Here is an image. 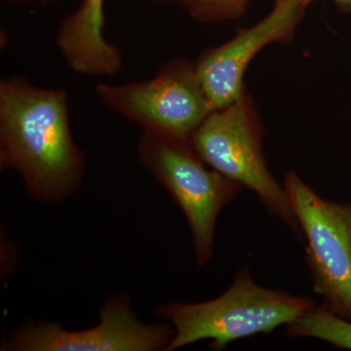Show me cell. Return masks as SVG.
I'll list each match as a JSON object with an SVG mask.
<instances>
[{"mask_svg":"<svg viewBox=\"0 0 351 351\" xmlns=\"http://www.w3.org/2000/svg\"><path fill=\"white\" fill-rule=\"evenodd\" d=\"M314 306L311 298L258 285L245 265L216 299L162 304L156 311L174 329L166 351L200 341H209L212 350H223L233 341L286 326Z\"/></svg>","mask_w":351,"mask_h":351,"instance_id":"7a4b0ae2","label":"cell"},{"mask_svg":"<svg viewBox=\"0 0 351 351\" xmlns=\"http://www.w3.org/2000/svg\"><path fill=\"white\" fill-rule=\"evenodd\" d=\"M0 163L20 173L36 199L57 202L77 191L85 156L71 136L66 90L1 80Z\"/></svg>","mask_w":351,"mask_h":351,"instance_id":"6da1fadb","label":"cell"},{"mask_svg":"<svg viewBox=\"0 0 351 351\" xmlns=\"http://www.w3.org/2000/svg\"><path fill=\"white\" fill-rule=\"evenodd\" d=\"M283 186L306 244L313 292L330 313L351 321V205L324 199L295 172Z\"/></svg>","mask_w":351,"mask_h":351,"instance_id":"5b68a950","label":"cell"},{"mask_svg":"<svg viewBox=\"0 0 351 351\" xmlns=\"http://www.w3.org/2000/svg\"><path fill=\"white\" fill-rule=\"evenodd\" d=\"M154 2H178L188 9L191 15L202 23L237 20L246 13L250 0H152Z\"/></svg>","mask_w":351,"mask_h":351,"instance_id":"8fae6325","label":"cell"},{"mask_svg":"<svg viewBox=\"0 0 351 351\" xmlns=\"http://www.w3.org/2000/svg\"><path fill=\"white\" fill-rule=\"evenodd\" d=\"M101 101L113 112L136 122L144 131L191 138L213 112L196 75L195 64L173 60L151 80L96 87Z\"/></svg>","mask_w":351,"mask_h":351,"instance_id":"8992f818","label":"cell"},{"mask_svg":"<svg viewBox=\"0 0 351 351\" xmlns=\"http://www.w3.org/2000/svg\"><path fill=\"white\" fill-rule=\"evenodd\" d=\"M138 152L141 163L167 191L188 221L196 263L207 265L213 257L219 215L243 188L209 169L191 138L144 131Z\"/></svg>","mask_w":351,"mask_h":351,"instance_id":"277c9868","label":"cell"},{"mask_svg":"<svg viewBox=\"0 0 351 351\" xmlns=\"http://www.w3.org/2000/svg\"><path fill=\"white\" fill-rule=\"evenodd\" d=\"M263 128L246 91L228 107L213 110L191 135V142L210 168L248 189L272 216L297 239L302 235L282 184L263 156Z\"/></svg>","mask_w":351,"mask_h":351,"instance_id":"3957f363","label":"cell"},{"mask_svg":"<svg viewBox=\"0 0 351 351\" xmlns=\"http://www.w3.org/2000/svg\"><path fill=\"white\" fill-rule=\"evenodd\" d=\"M174 329L168 324H144L136 317L126 295H113L100 311V322L82 331L56 323L29 324L14 332L2 350L156 351L167 350Z\"/></svg>","mask_w":351,"mask_h":351,"instance_id":"52a82bcc","label":"cell"},{"mask_svg":"<svg viewBox=\"0 0 351 351\" xmlns=\"http://www.w3.org/2000/svg\"><path fill=\"white\" fill-rule=\"evenodd\" d=\"M105 0H82L60 25L57 44L69 66L80 75H103L121 66L122 55L104 36Z\"/></svg>","mask_w":351,"mask_h":351,"instance_id":"9c48e42d","label":"cell"},{"mask_svg":"<svg viewBox=\"0 0 351 351\" xmlns=\"http://www.w3.org/2000/svg\"><path fill=\"white\" fill-rule=\"evenodd\" d=\"M10 1L14 2H20V1H24V0H10ZM52 1V0H43V4L46 3V2Z\"/></svg>","mask_w":351,"mask_h":351,"instance_id":"4fadbf2b","label":"cell"},{"mask_svg":"<svg viewBox=\"0 0 351 351\" xmlns=\"http://www.w3.org/2000/svg\"><path fill=\"white\" fill-rule=\"evenodd\" d=\"M291 338H313L351 350V321L330 313L322 304L314 306L286 325Z\"/></svg>","mask_w":351,"mask_h":351,"instance_id":"30bf717a","label":"cell"},{"mask_svg":"<svg viewBox=\"0 0 351 351\" xmlns=\"http://www.w3.org/2000/svg\"><path fill=\"white\" fill-rule=\"evenodd\" d=\"M307 6L304 0H276L271 12L258 24L239 29L228 43L201 54L193 64L213 110L228 107L241 96L245 71L263 47L292 40Z\"/></svg>","mask_w":351,"mask_h":351,"instance_id":"ba28073f","label":"cell"},{"mask_svg":"<svg viewBox=\"0 0 351 351\" xmlns=\"http://www.w3.org/2000/svg\"><path fill=\"white\" fill-rule=\"evenodd\" d=\"M314 1H318V0H304L307 5ZM331 1L335 2L341 11L351 12V0H331Z\"/></svg>","mask_w":351,"mask_h":351,"instance_id":"7c38bea8","label":"cell"}]
</instances>
